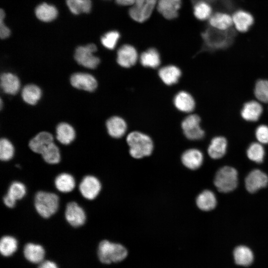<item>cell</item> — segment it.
Segmentation results:
<instances>
[{
  "label": "cell",
  "instance_id": "1",
  "mask_svg": "<svg viewBox=\"0 0 268 268\" xmlns=\"http://www.w3.org/2000/svg\"><path fill=\"white\" fill-rule=\"evenodd\" d=\"M236 32L234 27L221 30L207 26L201 33L202 40L201 51L214 52L229 48L234 42Z\"/></svg>",
  "mask_w": 268,
  "mask_h": 268
},
{
  "label": "cell",
  "instance_id": "2",
  "mask_svg": "<svg viewBox=\"0 0 268 268\" xmlns=\"http://www.w3.org/2000/svg\"><path fill=\"white\" fill-rule=\"evenodd\" d=\"M129 146L131 156L140 159L149 156L153 150V142L151 138L143 133L134 131L129 133L126 138Z\"/></svg>",
  "mask_w": 268,
  "mask_h": 268
},
{
  "label": "cell",
  "instance_id": "3",
  "mask_svg": "<svg viewBox=\"0 0 268 268\" xmlns=\"http://www.w3.org/2000/svg\"><path fill=\"white\" fill-rule=\"evenodd\" d=\"M59 206V198L53 193L37 192L34 198V206L37 213L43 218H48L55 214Z\"/></svg>",
  "mask_w": 268,
  "mask_h": 268
},
{
  "label": "cell",
  "instance_id": "4",
  "mask_svg": "<svg viewBox=\"0 0 268 268\" xmlns=\"http://www.w3.org/2000/svg\"><path fill=\"white\" fill-rule=\"evenodd\" d=\"M128 254L126 248L122 245L105 240L99 245L98 255L99 260L106 264L123 261Z\"/></svg>",
  "mask_w": 268,
  "mask_h": 268
},
{
  "label": "cell",
  "instance_id": "5",
  "mask_svg": "<svg viewBox=\"0 0 268 268\" xmlns=\"http://www.w3.org/2000/svg\"><path fill=\"white\" fill-rule=\"evenodd\" d=\"M214 184L217 190L222 193L232 191L238 184L237 170L229 166L221 168L216 173Z\"/></svg>",
  "mask_w": 268,
  "mask_h": 268
},
{
  "label": "cell",
  "instance_id": "6",
  "mask_svg": "<svg viewBox=\"0 0 268 268\" xmlns=\"http://www.w3.org/2000/svg\"><path fill=\"white\" fill-rule=\"evenodd\" d=\"M158 0H135L129 10L131 18L134 21L142 23L151 15Z\"/></svg>",
  "mask_w": 268,
  "mask_h": 268
},
{
  "label": "cell",
  "instance_id": "7",
  "mask_svg": "<svg viewBox=\"0 0 268 268\" xmlns=\"http://www.w3.org/2000/svg\"><path fill=\"white\" fill-rule=\"evenodd\" d=\"M200 123L201 118L197 114H190L183 120L181 127L184 134L188 139L198 140L204 137L205 133Z\"/></svg>",
  "mask_w": 268,
  "mask_h": 268
},
{
  "label": "cell",
  "instance_id": "8",
  "mask_svg": "<svg viewBox=\"0 0 268 268\" xmlns=\"http://www.w3.org/2000/svg\"><path fill=\"white\" fill-rule=\"evenodd\" d=\"M97 51L94 44H89L85 46L78 47L75 52L74 58L79 65L89 68H95L99 65L100 59L93 55Z\"/></svg>",
  "mask_w": 268,
  "mask_h": 268
},
{
  "label": "cell",
  "instance_id": "9",
  "mask_svg": "<svg viewBox=\"0 0 268 268\" xmlns=\"http://www.w3.org/2000/svg\"><path fill=\"white\" fill-rule=\"evenodd\" d=\"M101 187V182L97 178L92 175H87L80 182L79 190L85 199L92 200L98 196Z\"/></svg>",
  "mask_w": 268,
  "mask_h": 268
},
{
  "label": "cell",
  "instance_id": "10",
  "mask_svg": "<svg viewBox=\"0 0 268 268\" xmlns=\"http://www.w3.org/2000/svg\"><path fill=\"white\" fill-rule=\"evenodd\" d=\"M233 27L237 32H248L253 26L255 19L249 11L242 9L236 8L232 13Z\"/></svg>",
  "mask_w": 268,
  "mask_h": 268
},
{
  "label": "cell",
  "instance_id": "11",
  "mask_svg": "<svg viewBox=\"0 0 268 268\" xmlns=\"http://www.w3.org/2000/svg\"><path fill=\"white\" fill-rule=\"evenodd\" d=\"M65 218L71 226L77 227L84 224L86 217L84 209L76 202L72 201L66 206Z\"/></svg>",
  "mask_w": 268,
  "mask_h": 268
},
{
  "label": "cell",
  "instance_id": "12",
  "mask_svg": "<svg viewBox=\"0 0 268 268\" xmlns=\"http://www.w3.org/2000/svg\"><path fill=\"white\" fill-rule=\"evenodd\" d=\"M232 13L215 10L207 20L209 27L221 30H226L233 28Z\"/></svg>",
  "mask_w": 268,
  "mask_h": 268
},
{
  "label": "cell",
  "instance_id": "13",
  "mask_svg": "<svg viewBox=\"0 0 268 268\" xmlns=\"http://www.w3.org/2000/svg\"><path fill=\"white\" fill-rule=\"evenodd\" d=\"M138 60L136 49L130 44H124L117 51V62L122 67L129 68L134 66Z\"/></svg>",
  "mask_w": 268,
  "mask_h": 268
},
{
  "label": "cell",
  "instance_id": "14",
  "mask_svg": "<svg viewBox=\"0 0 268 268\" xmlns=\"http://www.w3.org/2000/svg\"><path fill=\"white\" fill-rule=\"evenodd\" d=\"M268 184V176L262 171L255 169L248 175L245 179V187L250 193H255Z\"/></svg>",
  "mask_w": 268,
  "mask_h": 268
},
{
  "label": "cell",
  "instance_id": "15",
  "mask_svg": "<svg viewBox=\"0 0 268 268\" xmlns=\"http://www.w3.org/2000/svg\"><path fill=\"white\" fill-rule=\"evenodd\" d=\"M181 5L182 0H158L156 8L165 18L172 20L178 17Z\"/></svg>",
  "mask_w": 268,
  "mask_h": 268
},
{
  "label": "cell",
  "instance_id": "16",
  "mask_svg": "<svg viewBox=\"0 0 268 268\" xmlns=\"http://www.w3.org/2000/svg\"><path fill=\"white\" fill-rule=\"evenodd\" d=\"M71 84L74 87L86 91H93L97 86L96 79L91 74L77 72L70 77Z\"/></svg>",
  "mask_w": 268,
  "mask_h": 268
},
{
  "label": "cell",
  "instance_id": "17",
  "mask_svg": "<svg viewBox=\"0 0 268 268\" xmlns=\"http://www.w3.org/2000/svg\"><path fill=\"white\" fill-rule=\"evenodd\" d=\"M263 112V108L260 102L251 100L243 105L240 115L246 121L255 122L259 120Z\"/></svg>",
  "mask_w": 268,
  "mask_h": 268
},
{
  "label": "cell",
  "instance_id": "18",
  "mask_svg": "<svg viewBox=\"0 0 268 268\" xmlns=\"http://www.w3.org/2000/svg\"><path fill=\"white\" fill-rule=\"evenodd\" d=\"M181 159L182 163L186 167L191 170H196L202 165L203 155L198 149L190 148L183 153Z\"/></svg>",
  "mask_w": 268,
  "mask_h": 268
},
{
  "label": "cell",
  "instance_id": "19",
  "mask_svg": "<svg viewBox=\"0 0 268 268\" xmlns=\"http://www.w3.org/2000/svg\"><path fill=\"white\" fill-rule=\"evenodd\" d=\"M173 103L178 110L184 113L192 112L196 106L193 97L185 91H181L175 95Z\"/></svg>",
  "mask_w": 268,
  "mask_h": 268
},
{
  "label": "cell",
  "instance_id": "20",
  "mask_svg": "<svg viewBox=\"0 0 268 268\" xmlns=\"http://www.w3.org/2000/svg\"><path fill=\"white\" fill-rule=\"evenodd\" d=\"M107 132L113 138H119L126 134L127 125L124 119L119 116H113L106 122Z\"/></svg>",
  "mask_w": 268,
  "mask_h": 268
},
{
  "label": "cell",
  "instance_id": "21",
  "mask_svg": "<svg viewBox=\"0 0 268 268\" xmlns=\"http://www.w3.org/2000/svg\"><path fill=\"white\" fill-rule=\"evenodd\" d=\"M52 142H53V135L48 132H42L30 140L29 147L35 153L41 154Z\"/></svg>",
  "mask_w": 268,
  "mask_h": 268
},
{
  "label": "cell",
  "instance_id": "22",
  "mask_svg": "<svg viewBox=\"0 0 268 268\" xmlns=\"http://www.w3.org/2000/svg\"><path fill=\"white\" fill-rule=\"evenodd\" d=\"M181 74L180 69L174 65L164 66L158 70L160 78L167 85H172L177 83Z\"/></svg>",
  "mask_w": 268,
  "mask_h": 268
},
{
  "label": "cell",
  "instance_id": "23",
  "mask_svg": "<svg viewBox=\"0 0 268 268\" xmlns=\"http://www.w3.org/2000/svg\"><path fill=\"white\" fill-rule=\"evenodd\" d=\"M227 147V141L224 137L215 136L211 139L208 145V154L213 159H219L225 155Z\"/></svg>",
  "mask_w": 268,
  "mask_h": 268
},
{
  "label": "cell",
  "instance_id": "24",
  "mask_svg": "<svg viewBox=\"0 0 268 268\" xmlns=\"http://www.w3.org/2000/svg\"><path fill=\"white\" fill-rule=\"evenodd\" d=\"M0 86L7 94H15L19 90L20 82L18 77L10 73H3L0 76Z\"/></svg>",
  "mask_w": 268,
  "mask_h": 268
},
{
  "label": "cell",
  "instance_id": "25",
  "mask_svg": "<svg viewBox=\"0 0 268 268\" xmlns=\"http://www.w3.org/2000/svg\"><path fill=\"white\" fill-rule=\"evenodd\" d=\"M216 198L214 194L210 190H204L196 198L197 206L203 211H209L215 208Z\"/></svg>",
  "mask_w": 268,
  "mask_h": 268
},
{
  "label": "cell",
  "instance_id": "26",
  "mask_svg": "<svg viewBox=\"0 0 268 268\" xmlns=\"http://www.w3.org/2000/svg\"><path fill=\"white\" fill-rule=\"evenodd\" d=\"M139 61L141 65L144 67L155 68L158 67L160 64V56L155 48H149L141 54Z\"/></svg>",
  "mask_w": 268,
  "mask_h": 268
},
{
  "label": "cell",
  "instance_id": "27",
  "mask_svg": "<svg viewBox=\"0 0 268 268\" xmlns=\"http://www.w3.org/2000/svg\"><path fill=\"white\" fill-rule=\"evenodd\" d=\"M54 183L56 189L59 191L64 193L71 192L75 186L74 177L67 173L58 175L55 179Z\"/></svg>",
  "mask_w": 268,
  "mask_h": 268
},
{
  "label": "cell",
  "instance_id": "28",
  "mask_svg": "<svg viewBox=\"0 0 268 268\" xmlns=\"http://www.w3.org/2000/svg\"><path fill=\"white\" fill-rule=\"evenodd\" d=\"M56 133L58 140L65 145L70 143L75 136L73 128L66 123H61L57 126Z\"/></svg>",
  "mask_w": 268,
  "mask_h": 268
},
{
  "label": "cell",
  "instance_id": "29",
  "mask_svg": "<svg viewBox=\"0 0 268 268\" xmlns=\"http://www.w3.org/2000/svg\"><path fill=\"white\" fill-rule=\"evenodd\" d=\"M213 12V6L207 1L200 0L195 2L194 4V15L199 20H208Z\"/></svg>",
  "mask_w": 268,
  "mask_h": 268
},
{
  "label": "cell",
  "instance_id": "30",
  "mask_svg": "<svg viewBox=\"0 0 268 268\" xmlns=\"http://www.w3.org/2000/svg\"><path fill=\"white\" fill-rule=\"evenodd\" d=\"M24 254L26 259L30 262L40 263L43 260L45 252L41 246L28 243L24 248Z\"/></svg>",
  "mask_w": 268,
  "mask_h": 268
},
{
  "label": "cell",
  "instance_id": "31",
  "mask_svg": "<svg viewBox=\"0 0 268 268\" xmlns=\"http://www.w3.org/2000/svg\"><path fill=\"white\" fill-rule=\"evenodd\" d=\"M37 17L44 22H50L54 20L58 15V10L53 5L47 3L39 4L35 9Z\"/></svg>",
  "mask_w": 268,
  "mask_h": 268
},
{
  "label": "cell",
  "instance_id": "32",
  "mask_svg": "<svg viewBox=\"0 0 268 268\" xmlns=\"http://www.w3.org/2000/svg\"><path fill=\"white\" fill-rule=\"evenodd\" d=\"M234 257L237 265L244 266L250 265L254 258L252 251L245 246H239L235 249Z\"/></svg>",
  "mask_w": 268,
  "mask_h": 268
},
{
  "label": "cell",
  "instance_id": "33",
  "mask_svg": "<svg viewBox=\"0 0 268 268\" xmlns=\"http://www.w3.org/2000/svg\"><path fill=\"white\" fill-rule=\"evenodd\" d=\"M21 96L26 103L34 105L40 98L41 91L37 86L34 84H28L22 89Z\"/></svg>",
  "mask_w": 268,
  "mask_h": 268
},
{
  "label": "cell",
  "instance_id": "34",
  "mask_svg": "<svg viewBox=\"0 0 268 268\" xmlns=\"http://www.w3.org/2000/svg\"><path fill=\"white\" fill-rule=\"evenodd\" d=\"M41 154L44 161L50 164H57L61 160L60 150L54 142L49 144Z\"/></svg>",
  "mask_w": 268,
  "mask_h": 268
},
{
  "label": "cell",
  "instance_id": "35",
  "mask_svg": "<svg viewBox=\"0 0 268 268\" xmlns=\"http://www.w3.org/2000/svg\"><path fill=\"white\" fill-rule=\"evenodd\" d=\"M265 149L260 142H253L247 150L248 157L251 160L260 163L263 162L265 156Z\"/></svg>",
  "mask_w": 268,
  "mask_h": 268
},
{
  "label": "cell",
  "instance_id": "36",
  "mask_svg": "<svg viewBox=\"0 0 268 268\" xmlns=\"http://www.w3.org/2000/svg\"><path fill=\"white\" fill-rule=\"evenodd\" d=\"M17 242L16 239L10 236L2 237L0 241V251L4 256L11 255L17 249Z\"/></svg>",
  "mask_w": 268,
  "mask_h": 268
},
{
  "label": "cell",
  "instance_id": "37",
  "mask_svg": "<svg viewBox=\"0 0 268 268\" xmlns=\"http://www.w3.org/2000/svg\"><path fill=\"white\" fill-rule=\"evenodd\" d=\"M254 93L259 102L268 103V80L264 79L257 80Z\"/></svg>",
  "mask_w": 268,
  "mask_h": 268
},
{
  "label": "cell",
  "instance_id": "38",
  "mask_svg": "<svg viewBox=\"0 0 268 268\" xmlns=\"http://www.w3.org/2000/svg\"><path fill=\"white\" fill-rule=\"evenodd\" d=\"M120 33L117 30H112L105 33L101 38L102 45L109 50L114 49L120 38Z\"/></svg>",
  "mask_w": 268,
  "mask_h": 268
},
{
  "label": "cell",
  "instance_id": "39",
  "mask_svg": "<svg viewBox=\"0 0 268 268\" xmlns=\"http://www.w3.org/2000/svg\"><path fill=\"white\" fill-rule=\"evenodd\" d=\"M14 153V147L11 142L6 138H1L0 140V160L3 161H9L13 157Z\"/></svg>",
  "mask_w": 268,
  "mask_h": 268
},
{
  "label": "cell",
  "instance_id": "40",
  "mask_svg": "<svg viewBox=\"0 0 268 268\" xmlns=\"http://www.w3.org/2000/svg\"><path fill=\"white\" fill-rule=\"evenodd\" d=\"M26 188L21 182L15 181L10 185L7 193L16 201L22 199L26 195Z\"/></svg>",
  "mask_w": 268,
  "mask_h": 268
},
{
  "label": "cell",
  "instance_id": "41",
  "mask_svg": "<svg viewBox=\"0 0 268 268\" xmlns=\"http://www.w3.org/2000/svg\"><path fill=\"white\" fill-rule=\"evenodd\" d=\"M200 0H204L210 3L214 10H230L234 8L235 2L234 0H193L195 3Z\"/></svg>",
  "mask_w": 268,
  "mask_h": 268
},
{
  "label": "cell",
  "instance_id": "42",
  "mask_svg": "<svg viewBox=\"0 0 268 268\" xmlns=\"http://www.w3.org/2000/svg\"><path fill=\"white\" fill-rule=\"evenodd\" d=\"M255 136L259 142L261 144L268 143V126L260 125L255 131Z\"/></svg>",
  "mask_w": 268,
  "mask_h": 268
},
{
  "label": "cell",
  "instance_id": "43",
  "mask_svg": "<svg viewBox=\"0 0 268 268\" xmlns=\"http://www.w3.org/2000/svg\"><path fill=\"white\" fill-rule=\"evenodd\" d=\"M4 11L1 9L0 11V36L1 39L7 38L10 34L9 29L5 26L4 23Z\"/></svg>",
  "mask_w": 268,
  "mask_h": 268
},
{
  "label": "cell",
  "instance_id": "44",
  "mask_svg": "<svg viewBox=\"0 0 268 268\" xmlns=\"http://www.w3.org/2000/svg\"><path fill=\"white\" fill-rule=\"evenodd\" d=\"M70 11L74 14L82 12V7L80 0H66Z\"/></svg>",
  "mask_w": 268,
  "mask_h": 268
},
{
  "label": "cell",
  "instance_id": "45",
  "mask_svg": "<svg viewBox=\"0 0 268 268\" xmlns=\"http://www.w3.org/2000/svg\"><path fill=\"white\" fill-rule=\"evenodd\" d=\"M3 201L4 204L9 208H12L16 204V200L8 194L4 196Z\"/></svg>",
  "mask_w": 268,
  "mask_h": 268
},
{
  "label": "cell",
  "instance_id": "46",
  "mask_svg": "<svg viewBox=\"0 0 268 268\" xmlns=\"http://www.w3.org/2000/svg\"><path fill=\"white\" fill-rule=\"evenodd\" d=\"M80 1L82 7V12L86 13L89 12L91 8V0H80Z\"/></svg>",
  "mask_w": 268,
  "mask_h": 268
},
{
  "label": "cell",
  "instance_id": "47",
  "mask_svg": "<svg viewBox=\"0 0 268 268\" xmlns=\"http://www.w3.org/2000/svg\"><path fill=\"white\" fill-rule=\"evenodd\" d=\"M38 268H58V267L54 263L45 261L40 263Z\"/></svg>",
  "mask_w": 268,
  "mask_h": 268
},
{
  "label": "cell",
  "instance_id": "48",
  "mask_svg": "<svg viewBox=\"0 0 268 268\" xmlns=\"http://www.w3.org/2000/svg\"><path fill=\"white\" fill-rule=\"evenodd\" d=\"M135 0H116V2L121 6H132Z\"/></svg>",
  "mask_w": 268,
  "mask_h": 268
}]
</instances>
